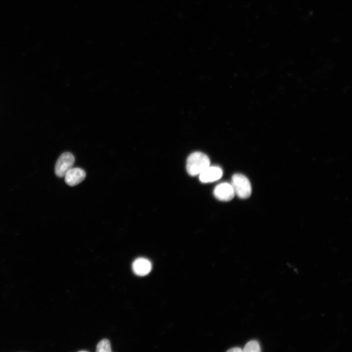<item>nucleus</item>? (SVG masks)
<instances>
[{"label": "nucleus", "mask_w": 352, "mask_h": 352, "mask_svg": "<svg viewBox=\"0 0 352 352\" xmlns=\"http://www.w3.org/2000/svg\"><path fill=\"white\" fill-rule=\"evenodd\" d=\"M210 161L205 154L196 152L190 154L186 161V170L191 176L199 175L210 166Z\"/></svg>", "instance_id": "nucleus-1"}, {"label": "nucleus", "mask_w": 352, "mask_h": 352, "mask_svg": "<svg viewBox=\"0 0 352 352\" xmlns=\"http://www.w3.org/2000/svg\"><path fill=\"white\" fill-rule=\"evenodd\" d=\"M235 194L241 198L250 197L252 188L249 179L243 175L235 174L232 177L231 183Z\"/></svg>", "instance_id": "nucleus-2"}, {"label": "nucleus", "mask_w": 352, "mask_h": 352, "mask_svg": "<svg viewBox=\"0 0 352 352\" xmlns=\"http://www.w3.org/2000/svg\"><path fill=\"white\" fill-rule=\"evenodd\" d=\"M75 162L73 155L69 152L63 153L57 159L55 166V173L57 176L63 177L72 167Z\"/></svg>", "instance_id": "nucleus-3"}, {"label": "nucleus", "mask_w": 352, "mask_h": 352, "mask_svg": "<svg viewBox=\"0 0 352 352\" xmlns=\"http://www.w3.org/2000/svg\"><path fill=\"white\" fill-rule=\"evenodd\" d=\"M213 194L218 199L224 201L231 200L235 195L232 185L227 182L217 185L214 188Z\"/></svg>", "instance_id": "nucleus-4"}, {"label": "nucleus", "mask_w": 352, "mask_h": 352, "mask_svg": "<svg viewBox=\"0 0 352 352\" xmlns=\"http://www.w3.org/2000/svg\"><path fill=\"white\" fill-rule=\"evenodd\" d=\"M222 174L220 167L210 165L199 174V179L203 183L212 182L220 178Z\"/></svg>", "instance_id": "nucleus-5"}, {"label": "nucleus", "mask_w": 352, "mask_h": 352, "mask_svg": "<svg viewBox=\"0 0 352 352\" xmlns=\"http://www.w3.org/2000/svg\"><path fill=\"white\" fill-rule=\"evenodd\" d=\"M66 183L71 186H75L81 183L86 177V173L80 168H71L65 175Z\"/></svg>", "instance_id": "nucleus-6"}, {"label": "nucleus", "mask_w": 352, "mask_h": 352, "mask_svg": "<svg viewBox=\"0 0 352 352\" xmlns=\"http://www.w3.org/2000/svg\"><path fill=\"white\" fill-rule=\"evenodd\" d=\"M132 270L138 276L148 274L152 269V264L149 260L143 258L136 259L132 263Z\"/></svg>", "instance_id": "nucleus-7"}, {"label": "nucleus", "mask_w": 352, "mask_h": 352, "mask_svg": "<svg viewBox=\"0 0 352 352\" xmlns=\"http://www.w3.org/2000/svg\"><path fill=\"white\" fill-rule=\"evenodd\" d=\"M96 351L97 352H111L109 340L107 339H104L101 340L97 345Z\"/></svg>", "instance_id": "nucleus-8"}, {"label": "nucleus", "mask_w": 352, "mask_h": 352, "mask_svg": "<svg viewBox=\"0 0 352 352\" xmlns=\"http://www.w3.org/2000/svg\"><path fill=\"white\" fill-rule=\"evenodd\" d=\"M261 348L259 343L255 340H252L248 342L244 347L242 351L245 352H259Z\"/></svg>", "instance_id": "nucleus-9"}, {"label": "nucleus", "mask_w": 352, "mask_h": 352, "mask_svg": "<svg viewBox=\"0 0 352 352\" xmlns=\"http://www.w3.org/2000/svg\"><path fill=\"white\" fill-rule=\"evenodd\" d=\"M227 352H242V350L240 348H234L231 349H229L227 351Z\"/></svg>", "instance_id": "nucleus-10"}]
</instances>
